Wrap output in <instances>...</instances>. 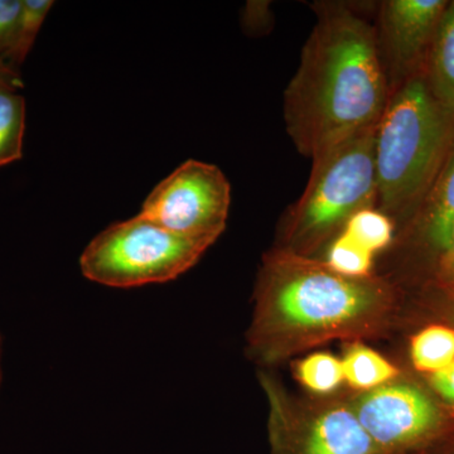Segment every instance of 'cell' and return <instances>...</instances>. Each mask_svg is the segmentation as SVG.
Here are the masks:
<instances>
[{"instance_id": "cell-1", "label": "cell", "mask_w": 454, "mask_h": 454, "mask_svg": "<svg viewBox=\"0 0 454 454\" xmlns=\"http://www.w3.org/2000/svg\"><path fill=\"white\" fill-rule=\"evenodd\" d=\"M316 11L283 101L286 131L310 160L378 125L390 98L376 29L348 5L324 3Z\"/></svg>"}, {"instance_id": "cell-2", "label": "cell", "mask_w": 454, "mask_h": 454, "mask_svg": "<svg viewBox=\"0 0 454 454\" xmlns=\"http://www.w3.org/2000/svg\"><path fill=\"white\" fill-rule=\"evenodd\" d=\"M453 143L454 118L433 97L424 70L408 77L376 129L378 202L385 214L426 199Z\"/></svg>"}, {"instance_id": "cell-3", "label": "cell", "mask_w": 454, "mask_h": 454, "mask_svg": "<svg viewBox=\"0 0 454 454\" xmlns=\"http://www.w3.org/2000/svg\"><path fill=\"white\" fill-rule=\"evenodd\" d=\"M259 325L276 319L295 330H330L351 324L380 303L382 288L334 273L325 265L277 255L264 269Z\"/></svg>"}, {"instance_id": "cell-4", "label": "cell", "mask_w": 454, "mask_h": 454, "mask_svg": "<svg viewBox=\"0 0 454 454\" xmlns=\"http://www.w3.org/2000/svg\"><path fill=\"white\" fill-rule=\"evenodd\" d=\"M375 127L367 128L312 158L303 195L291 214V234L313 244L378 202Z\"/></svg>"}, {"instance_id": "cell-5", "label": "cell", "mask_w": 454, "mask_h": 454, "mask_svg": "<svg viewBox=\"0 0 454 454\" xmlns=\"http://www.w3.org/2000/svg\"><path fill=\"white\" fill-rule=\"evenodd\" d=\"M211 245L139 214L101 231L83 250L80 268L91 282L114 288L166 283L192 268Z\"/></svg>"}, {"instance_id": "cell-6", "label": "cell", "mask_w": 454, "mask_h": 454, "mask_svg": "<svg viewBox=\"0 0 454 454\" xmlns=\"http://www.w3.org/2000/svg\"><path fill=\"white\" fill-rule=\"evenodd\" d=\"M230 203L231 186L223 170L188 160L149 193L140 215L175 234L214 244L225 230Z\"/></svg>"}, {"instance_id": "cell-7", "label": "cell", "mask_w": 454, "mask_h": 454, "mask_svg": "<svg viewBox=\"0 0 454 454\" xmlns=\"http://www.w3.org/2000/svg\"><path fill=\"white\" fill-rule=\"evenodd\" d=\"M355 414L378 452L418 443L434 432L441 420L432 400L408 385H391L366 394Z\"/></svg>"}, {"instance_id": "cell-8", "label": "cell", "mask_w": 454, "mask_h": 454, "mask_svg": "<svg viewBox=\"0 0 454 454\" xmlns=\"http://www.w3.org/2000/svg\"><path fill=\"white\" fill-rule=\"evenodd\" d=\"M447 5L446 0H389L382 4L378 33L381 57L404 80L424 70L420 65L426 64Z\"/></svg>"}, {"instance_id": "cell-9", "label": "cell", "mask_w": 454, "mask_h": 454, "mask_svg": "<svg viewBox=\"0 0 454 454\" xmlns=\"http://www.w3.org/2000/svg\"><path fill=\"white\" fill-rule=\"evenodd\" d=\"M378 448L356 414L334 409L317 418L293 454H375Z\"/></svg>"}, {"instance_id": "cell-10", "label": "cell", "mask_w": 454, "mask_h": 454, "mask_svg": "<svg viewBox=\"0 0 454 454\" xmlns=\"http://www.w3.org/2000/svg\"><path fill=\"white\" fill-rule=\"evenodd\" d=\"M433 97L454 118V2L448 3L424 66Z\"/></svg>"}, {"instance_id": "cell-11", "label": "cell", "mask_w": 454, "mask_h": 454, "mask_svg": "<svg viewBox=\"0 0 454 454\" xmlns=\"http://www.w3.org/2000/svg\"><path fill=\"white\" fill-rule=\"evenodd\" d=\"M426 199L427 235L430 243L442 252L454 230V143Z\"/></svg>"}, {"instance_id": "cell-12", "label": "cell", "mask_w": 454, "mask_h": 454, "mask_svg": "<svg viewBox=\"0 0 454 454\" xmlns=\"http://www.w3.org/2000/svg\"><path fill=\"white\" fill-rule=\"evenodd\" d=\"M26 101L22 95L0 89V167L23 157Z\"/></svg>"}, {"instance_id": "cell-13", "label": "cell", "mask_w": 454, "mask_h": 454, "mask_svg": "<svg viewBox=\"0 0 454 454\" xmlns=\"http://www.w3.org/2000/svg\"><path fill=\"white\" fill-rule=\"evenodd\" d=\"M411 360L419 372L435 373L454 361V330L447 325H429L411 340Z\"/></svg>"}, {"instance_id": "cell-14", "label": "cell", "mask_w": 454, "mask_h": 454, "mask_svg": "<svg viewBox=\"0 0 454 454\" xmlns=\"http://www.w3.org/2000/svg\"><path fill=\"white\" fill-rule=\"evenodd\" d=\"M343 376L356 389H372L380 387L396 375V369L378 352L355 346L342 361Z\"/></svg>"}, {"instance_id": "cell-15", "label": "cell", "mask_w": 454, "mask_h": 454, "mask_svg": "<svg viewBox=\"0 0 454 454\" xmlns=\"http://www.w3.org/2000/svg\"><path fill=\"white\" fill-rule=\"evenodd\" d=\"M52 5L51 0H22L13 40L3 61L16 70L25 62Z\"/></svg>"}, {"instance_id": "cell-16", "label": "cell", "mask_w": 454, "mask_h": 454, "mask_svg": "<svg viewBox=\"0 0 454 454\" xmlns=\"http://www.w3.org/2000/svg\"><path fill=\"white\" fill-rule=\"evenodd\" d=\"M342 232L367 252L375 254L393 240L394 225L389 215L384 211L366 207L349 217Z\"/></svg>"}, {"instance_id": "cell-17", "label": "cell", "mask_w": 454, "mask_h": 454, "mask_svg": "<svg viewBox=\"0 0 454 454\" xmlns=\"http://www.w3.org/2000/svg\"><path fill=\"white\" fill-rule=\"evenodd\" d=\"M372 259L373 254L340 232L328 250L325 265L340 276L363 279L372 270Z\"/></svg>"}, {"instance_id": "cell-18", "label": "cell", "mask_w": 454, "mask_h": 454, "mask_svg": "<svg viewBox=\"0 0 454 454\" xmlns=\"http://www.w3.org/2000/svg\"><path fill=\"white\" fill-rule=\"evenodd\" d=\"M298 373L301 382L316 393H330L345 380L342 361L330 354H315L304 358Z\"/></svg>"}, {"instance_id": "cell-19", "label": "cell", "mask_w": 454, "mask_h": 454, "mask_svg": "<svg viewBox=\"0 0 454 454\" xmlns=\"http://www.w3.org/2000/svg\"><path fill=\"white\" fill-rule=\"evenodd\" d=\"M22 0H0V59H3L13 40Z\"/></svg>"}, {"instance_id": "cell-20", "label": "cell", "mask_w": 454, "mask_h": 454, "mask_svg": "<svg viewBox=\"0 0 454 454\" xmlns=\"http://www.w3.org/2000/svg\"><path fill=\"white\" fill-rule=\"evenodd\" d=\"M432 385L442 399L454 405V361L442 372L433 373Z\"/></svg>"}, {"instance_id": "cell-21", "label": "cell", "mask_w": 454, "mask_h": 454, "mask_svg": "<svg viewBox=\"0 0 454 454\" xmlns=\"http://www.w3.org/2000/svg\"><path fill=\"white\" fill-rule=\"evenodd\" d=\"M438 274L442 282L454 288V230L446 249L441 252Z\"/></svg>"}, {"instance_id": "cell-22", "label": "cell", "mask_w": 454, "mask_h": 454, "mask_svg": "<svg viewBox=\"0 0 454 454\" xmlns=\"http://www.w3.org/2000/svg\"><path fill=\"white\" fill-rule=\"evenodd\" d=\"M23 88V80L20 71L9 66L7 62L0 59V89L18 91Z\"/></svg>"}]
</instances>
